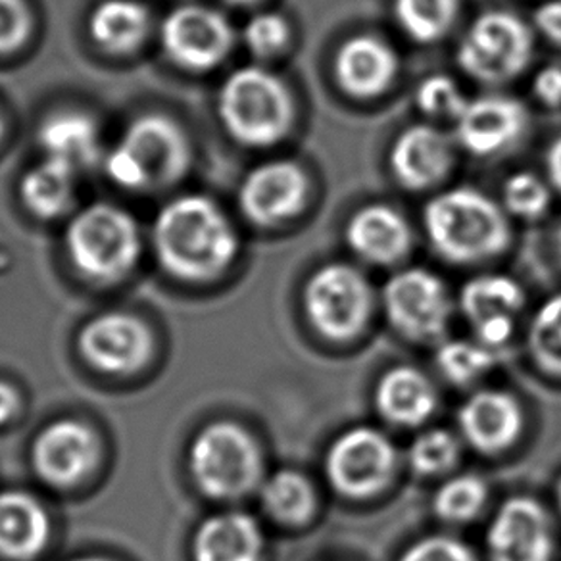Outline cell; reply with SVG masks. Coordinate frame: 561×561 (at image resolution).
<instances>
[{
  "mask_svg": "<svg viewBox=\"0 0 561 561\" xmlns=\"http://www.w3.org/2000/svg\"><path fill=\"white\" fill-rule=\"evenodd\" d=\"M150 247L168 275L185 283H206L234 264L241 239L216 198L180 193L158 208L150 224Z\"/></svg>",
  "mask_w": 561,
  "mask_h": 561,
  "instance_id": "6da1fadb",
  "label": "cell"
},
{
  "mask_svg": "<svg viewBox=\"0 0 561 561\" xmlns=\"http://www.w3.org/2000/svg\"><path fill=\"white\" fill-rule=\"evenodd\" d=\"M193 164L195 145L187 127L168 112L147 110L122 127L101 165L119 191L152 196L181 185Z\"/></svg>",
  "mask_w": 561,
  "mask_h": 561,
  "instance_id": "7a4b0ae2",
  "label": "cell"
},
{
  "mask_svg": "<svg viewBox=\"0 0 561 561\" xmlns=\"http://www.w3.org/2000/svg\"><path fill=\"white\" fill-rule=\"evenodd\" d=\"M431 247L453 264H479L502 254L512 242L507 211L473 187L448 188L423 210Z\"/></svg>",
  "mask_w": 561,
  "mask_h": 561,
  "instance_id": "3957f363",
  "label": "cell"
},
{
  "mask_svg": "<svg viewBox=\"0 0 561 561\" xmlns=\"http://www.w3.org/2000/svg\"><path fill=\"white\" fill-rule=\"evenodd\" d=\"M216 110L224 131L244 149L279 145L297 119L289 85L262 64L227 73L218 89Z\"/></svg>",
  "mask_w": 561,
  "mask_h": 561,
  "instance_id": "277c9868",
  "label": "cell"
},
{
  "mask_svg": "<svg viewBox=\"0 0 561 561\" xmlns=\"http://www.w3.org/2000/svg\"><path fill=\"white\" fill-rule=\"evenodd\" d=\"M62 241L71 267L101 285L127 277L145 250L139 219L122 204L108 201L73 211L64 227Z\"/></svg>",
  "mask_w": 561,
  "mask_h": 561,
  "instance_id": "5b68a950",
  "label": "cell"
},
{
  "mask_svg": "<svg viewBox=\"0 0 561 561\" xmlns=\"http://www.w3.org/2000/svg\"><path fill=\"white\" fill-rule=\"evenodd\" d=\"M191 471L201 491L211 499L234 500L256 489L264 461L249 431L221 421L196 435L191 446Z\"/></svg>",
  "mask_w": 561,
  "mask_h": 561,
  "instance_id": "8992f818",
  "label": "cell"
},
{
  "mask_svg": "<svg viewBox=\"0 0 561 561\" xmlns=\"http://www.w3.org/2000/svg\"><path fill=\"white\" fill-rule=\"evenodd\" d=\"M533 47V32L522 18L507 10H489L469 25L456 60L477 83L506 85L527 70Z\"/></svg>",
  "mask_w": 561,
  "mask_h": 561,
  "instance_id": "52a82bcc",
  "label": "cell"
},
{
  "mask_svg": "<svg viewBox=\"0 0 561 561\" xmlns=\"http://www.w3.org/2000/svg\"><path fill=\"white\" fill-rule=\"evenodd\" d=\"M158 43L173 68L198 76L226 62L233 53L237 32L221 10L203 2H183L162 18Z\"/></svg>",
  "mask_w": 561,
  "mask_h": 561,
  "instance_id": "ba28073f",
  "label": "cell"
},
{
  "mask_svg": "<svg viewBox=\"0 0 561 561\" xmlns=\"http://www.w3.org/2000/svg\"><path fill=\"white\" fill-rule=\"evenodd\" d=\"M312 328L329 341H351L366 329L374 312V289L364 273L335 262L308 277L302 293Z\"/></svg>",
  "mask_w": 561,
  "mask_h": 561,
  "instance_id": "9c48e42d",
  "label": "cell"
},
{
  "mask_svg": "<svg viewBox=\"0 0 561 561\" xmlns=\"http://www.w3.org/2000/svg\"><path fill=\"white\" fill-rule=\"evenodd\" d=\"M445 280L425 267L394 273L382 287V310L390 325L412 341H437L453 318Z\"/></svg>",
  "mask_w": 561,
  "mask_h": 561,
  "instance_id": "30bf717a",
  "label": "cell"
},
{
  "mask_svg": "<svg viewBox=\"0 0 561 561\" xmlns=\"http://www.w3.org/2000/svg\"><path fill=\"white\" fill-rule=\"evenodd\" d=\"M397 450L389 437L374 427L358 425L333 440L325 456V476L346 499H371L394 477Z\"/></svg>",
  "mask_w": 561,
  "mask_h": 561,
  "instance_id": "8fae6325",
  "label": "cell"
},
{
  "mask_svg": "<svg viewBox=\"0 0 561 561\" xmlns=\"http://www.w3.org/2000/svg\"><path fill=\"white\" fill-rule=\"evenodd\" d=\"M310 180L293 160H270L252 168L237 188V206L252 226H285L305 210Z\"/></svg>",
  "mask_w": 561,
  "mask_h": 561,
  "instance_id": "7c38bea8",
  "label": "cell"
},
{
  "mask_svg": "<svg viewBox=\"0 0 561 561\" xmlns=\"http://www.w3.org/2000/svg\"><path fill=\"white\" fill-rule=\"evenodd\" d=\"M456 125L454 139L477 158H494L514 149L529 129V112L519 99L507 94H481L469 99Z\"/></svg>",
  "mask_w": 561,
  "mask_h": 561,
  "instance_id": "4fadbf2b",
  "label": "cell"
},
{
  "mask_svg": "<svg viewBox=\"0 0 561 561\" xmlns=\"http://www.w3.org/2000/svg\"><path fill=\"white\" fill-rule=\"evenodd\" d=\"M491 561H552L553 527L538 500L507 499L492 517L486 533Z\"/></svg>",
  "mask_w": 561,
  "mask_h": 561,
  "instance_id": "5bb4252c",
  "label": "cell"
},
{
  "mask_svg": "<svg viewBox=\"0 0 561 561\" xmlns=\"http://www.w3.org/2000/svg\"><path fill=\"white\" fill-rule=\"evenodd\" d=\"M523 306L525 293L510 275L484 273L461 287V313L471 323L477 341L492 351H504L512 341Z\"/></svg>",
  "mask_w": 561,
  "mask_h": 561,
  "instance_id": "9a60e30c",
  "label": "cell"
},
{
  "mask_svg": "<svg viewBox=\"0 0 561 561\" xmlns=\"http://www.w3.org/2000/svg\"><path fill=\"white\" fill-rule=\"evenodd\" d=\"M456 142L437 125L415 124L398 135L389 154L390 172L408 191L437 187L453 172Z\"/></svg>",
  "mask_w": 561,
  "mask_h": 561,
  "instance_id": "2e32d148",
  "label": "cell"
},
{
  "mask_svg": "<svg viewBox=\"0 0 561 561\" xmlns=\"http://www.w3.org/2000/svg\"><path fill=\"white\" fill-rule=\"evenodd\" d=\"M79 346L87 362L96 369L106 374H129L149 359L152 336L135 316L110 312L87 323Z\"/></svg>",
  "mask_w": 561,
  "mask_h": 561,
  "instance_id": "e0dca14e",
  "label": "cell"
},
{
  "mask_svg": "<svg viewBox=\"0 0 561 561\" xmlns=\"http://www.w3.org/2000/svg\"><path fill=\"white\" fill-rule=\"evenodd\" d=\"M33 463L47 483L73 486L96 468L99 440L79 421H56L35 440Z\"/></svg>",
  "mask_w": 561,
  "mask_h": 561,
  "instance_id": "ac0fdd59",
  "label": "cell"
},
{
  "mask_svg": "<svg viewBox=\"0 0 561 561\" xmlns=\"http://www.w3.org/2000/svg\"><path fill=\"white\" fill-rule=\"evenodd\" d=\"M41 157L53 158L83 173L102 164L106 145L96 116L83 108L66 106L48 112L37 125Z\"/></svg>",
  "mask_w": 561,
  "mask_h": 561,
  "instance_id": "d6986e66",
  "label": "cell"
},
{
  "mask_svg": "<svg viewBox=\"0 0 561 561\" xmlns=\"http://www.w3.org/2000/svg\"><path fill=\"white\" fill-rule=\"evenodd\" d=\"M458 425L461 437L477 453H504L522 435V405L506 390H477L461 404Z\"/></svg>",
  "mask_w": 561,
  "mask_h": 561,
  "instance_id": "ffe728a7",
  "label": "cell"
},
{
  "mask_svg": "<svg viewBox=\"0 0 561 561\" xmlns=\"http://www.w3.org/2000/svg\"><path fill=\"white\" fill-rule=\"evenodd\" d=\"M333 73L344 93L358 101H369L387 93L394 83L398 56L381 37L356 35L336 50Z\"/></svg>",
  "mask_w": 561,
  "mask_h": 561,
  "instance_id": "44dd1931",
  "label": "cell"
},
{
  "mask_svg": "<svg viewBox=\"0 0 561 561\" xmlns=\"http://www.w3.org/2000/svg\"><path fill=\"white\" fill-rule=\"evenodd\" d=\"M157 22L142 0H99L87 16V37L101 55L131 58L149 45Z\"/></svg>",
  "mask_w": 561,
  "mask_h": 561,
  "instance_id": "7402d4cb",
  "label": "cell"
},
{
  "mask_svg": "<svg viewBox=\"0 0 561 561\" xmlns=\"http://www.w3.org/2000/svg\"><path fill=\"white\" fill-rule=\"evenodd\" d=\"M344 234L352 252L369 264H397L412 249V227L389 204H367L354 211Z\"/></svg>",
  "mask_w": 561,
  "mask_h": 561,
  "instance_id": "603a6c76",
  "label": "cell"
},
{
  "mask_svg": "<svg viewBox=\"0 0 561 561\" xmlns=\"http://www.w3.org/2000/svg\"><path fill=\"white\" fill-rule=\"evenodd\" d=\"M79 175L70 165L41 157L18 183L22 208L39 221L70 218L78 210Z\"/></svg>",
  "mask_w": 561,
  "mask_h": 561,
  "instance_id": "cb8c5ba5",
  "label": "cell"
},
{
  "mask_svg": "<svg viewBox=\"0 0 561 561\" xmlns=\"http://www.w3.org/2000/svg\"><path fill=\"white\" fill-rule=\"evenodd\" d=\"M437 389L417 367H390L375 389V405L398 427H420L437 408Z\"/></svg>",
  "mask_w": 561,
  "mask_h": 561,
  "instance_id": "d4e9b609",
  "label": "cell"
},
{
  "mask_svg": "<svg viewBox=\"0 0 561 561\" xmlns=\"http://www.w3.org/2000/svg\"><path fill=\"white\" fill-rule=\"evenodd\" d=\"M262 553L264 533L252 515L242 512L211 515L193 540L195 561H260Z\"/></svg>",
  "mask_w": 561,
  "mask_h": 561,
  "instance_id": "484cf974",
  "label": "cell"
},
{
  "mask_svg": "<svg viewBox=\"0 0 561 561\" xmlns=\"http://www.w3.org/2000/svg\"><path fill=\"white\" fill-rule=\"evenodd\" d=\"M50 537V522L39 502L24 492H0V553L12 560H32Z\"/></svg>",
  "mask_w": 561,
  "mask_h": 561,
  "instance_id": "4316f807",
  "label": "cell"
},
{
  "mask_svg": "<svg viewBox=\"0 0 561 561\" xmlns=\"http://www.w3.org/2000/svg\"><path fill=\"white\" fill-rule=\"evenodd\" d=\"M262 504L275 522L285 525H302L310 522L318 507L316 489L310 479L295 471L280 469L262 484Z\"/></svg>",
  "mask_w": 561,
  "mask_h": 561,
  "instance_id": "83f0119b",
  "label": "cell"
},
{
  "mask_svg": "<svg viewBox=\"0 0 561 561\" xmlns=\"http://www.w3.org/2000/svg\"><path fill=\"white\" fill-rule=\"evenodd\" d=\"M392 12L410 39L430 45L450 33L460 12V0H394Z\"/></svg>",
  "mask_w": 561,
  "mask_h": 561,
  "instance_id": "f1b7e54d",
  "label": "cell"
},
{
  "mask_svg": "<svg viewBox=\"0 0 561 561\" xmlns=\"http://www.w3.org/2000/svg\"><path fill=\"white\" fill-rule=\"evenodd\" d=\"M437 367L454 385H471L483 379L499 364L500 352L492 351L479 341L453 339L440 344L437 351Z\"/></svg>",
  "mask_w": 561,
  "mask_h": 561,
  "instance_id": "f546056e",
  "label": "cell"
},
{
  "mask_svg": "<svg viewBox=\"0 0 561 561\" xmlns=\"http://www.w3.org/2000/svg\"><path fill=\"white\" fill-rule=\"evenodd\" d=\"M486 499L489 486L483 479L476 473H461L440 484L433 499V510L443 522H471L481 514Z\"/></svg>",
  "mask_w": 561,
  "mask_h": 561,
  "instance_id": "4dcf8cb0",
  "label": "cell"
},
{
  "mask_svg": "<svg viewBox=\"0 0 561 561\" xmlns=\"http://www.w3.org/2000/svg\"><path fill=\"white\" fill-rule=\"evenodd\" d=\"M529 351L537 366L561 377V293L538 308L529 329Z\"/></svg>",
  "mask_w": 561,
  "mask_h": 561,
  "instance_id": "1f68e13d",
  "label": "cell"
},
{
  "mask_svg": "<svg viewBox=\"0 0 561 561\" xmlns=\"http://www.w3.org/2000/svg\"><path fill=\"white\" fill-rule=\"evenodd\" d=\"M242 45L260 62L273 60L289 48L293 39L289 20L279 12H257L244 24L241 33Z\"/></svg>",
  "mask_w": 561,
  "mask_h": 561,
  "instance_id": "d6a6232c",
  "label": "cell"
},
{
  "mask_svg": "<svg viewBox=\"0 0 561 561\" xmlns=\"http://www.w3.org/2000/svg\"><path fill=\"white\" fill-rule=\"evenodd\" d=\"M408 456L417 476H443L460 460V443L450 431L427 430L415 437Z\"/></svg>",
  "mask_w": 561,
  "mask_h": 561,
  "instance_id": "836d02e7",
  "label": "cell"
},
{
  "mask_svg": "<svg viewBox=\"0 0 561 561\" xmlns=\"http://www.w3.org/2000/svg\"><path fill=\"white\" fill-rule=\"evenodd\" d=\"M552 204L550 185L537 173L517 172L507 178L502 187V206L507 216L519 219H538Z\"/></svg>",
  "mask_w": 561,
  "mask_h": 561,
  "instance_id": "e575fe53",
  "label": "cell"
},
{
  "mask_svg": "<svg viewBox=\"0 0 561 561\" xmlns=\"http://www.w3.org/2000/svg\"><path fill=\"white\" fill-rule=\"evenodd\" d=\"M468 96L463 94L460 85L450 76L435 73L423 79L415 89V104L421 114L431 119H453L456 122L460 116Z\"/></svg>",
  "mask_w": 561,
  "mask_h": 561,
  "instance_id": "d590c367",
  "label": "cell"
},
{
  "mask_svg": "<svg viewBox=\"0 0 561 561\" xmlns=\"http://www.w3.org/2000/svg\"><path fill=\"white\" fill-rule=\"evenodd\" d=\"M35 30L30 0H0V58L20 55L32 43Z\"/></svg>",
  "mask_w": 561,
  "mask_h": 561,
  "instance_id": "8d00e7d4",
  "label": "cell"
},
{
  "mask_svg": "<svg viewBox=\"0 0 561 561\" xmlns=\"http://www.w3.org/2000/svg\"><path fill=\"white\" fill-rule=\"evenodd\" d=\"M398 561H479L476 553L453 537H427L413 542Z\"/></svg>",
  "mask_w": 561,
  "mask_h": 561,
  "instance_id": "74e56055",
  "label": "cell"
},
{
  "mask_svg": "<svg viewBox=\"0 0 561 561\" xmlns=\"http://www.w3.org/2000/svg\"><path fill=\"white\" fill-rule=\"evenodd\" d=\"M533 93L548 108L561 106V66H546L533 79Z\"/></svg>",
  "mask_w": 561,
  "mask_h": 561,
  "instance_id": "f35d334b",
  "label": "cell"
},
{
  "mask_svg": "<svg viewBox=\"0 0 561 561\" xmlns=\"http://www.w3.org/2000/svg\"><path fill=\"white\" fill-rule=\"evenodd\" d=\"M535 27L553 45H561V0H546L535 12Z\"/></svg>",
  "mask_w": 561,
  "mask_h": 561,
  "instance_id": "ab89813d",
  "label": "cell"
},
{
  "mask_svg": "<svg viewBox=\"0 0 561 561\" xmlns=\"http://www.w3.org/2000/svg\"><path fill=\"white\" fill-rule=\"evenodd\" d=\"M546 173L548 183L561 193V135L556 137L546 150Z\"/></svg>",
  "mask_w": 561,
  "mask_h": 561,
  "instance_id": "60d3db41",
  "label": "cell"
},
{
  "mask_svg": "<svg viewBox=\"0 0 561 561\" xmlns=\"http://www.w3.org/2000/svg\"><path fill=\"white\" fill-rule=\"evenodd\" d=\"M18 400L16 390L12 389L7 382L0 381V423L9 421L16 413Z\"/></svg>",
  "mask_w": 561,
  "mask_h": 561,
  "instance_id": "b9f144b4",
  "label": "cell"
},
{
  "mask_svg": "<svg viewBox=\"0 0 561 561\" xmlns=\"http://www.w3.org/2000/svg\"><path fill=\"white\" fill-rule=\"evenodd\" d=\"M221 2H226L227 7H233V9H254L264 0H221Z\"/></svg>",
  "mask_w": 561,
  "mask_h": 561,
  "instance_id": "7bdbcfd3",
  "label": "cell"
},
{
  "mask_svg": "<svg viewBox=\"0 0 561 561\" xmlns=\"http://www.w3.org/2000/svg\"><path fill=\"white\" fill-rule=\"evenodd\" d=\"M7 137H9V116H7V112H4L2 104H0V147L4 145Z\"/></svg>",
  "mask_w": 561,
  "mask_h": 561,
  "instance_id": "ee69618b",
  "label": "cell"
},
{
  "mask_svg": "<svg viewBox=\"0 0 561 561\" xmlns=\"http://www.w3.org/2000/svg\"><path fill=\"white\" fill-rule=\"evenodd\" d=\"M553 247H556V252H558V256L561 257V226L558 227V231H556V237H553Z\"/></svg>",
  "mask_w": 561,
  "mask_h": 561,
  "instance_id": "f6af8a7d",
  "label": "cell"
},
{
  "mask_svg": "<svg viewBox=\"0 0 561 561\" xmlns=\"http://www.w3.org/2000/svg\"><path fill=\"white\" fill-rule=\"evenodd\" d=\"M556 500H558V507H560V512H561V477H560V483H558V489H556Z\"/></svg>",
  "mask_w": 561,
  "mask_h": 561,
  "instance_id": "bcb514c9",
  "label": "cell"
},
{
  "mask_svg": "<svg viewBox=\"0 0 561 561\" xmlns=\"http://www.w3.org/2000/svg\"><path fill=\"white\" fill-rule=\"evenodd\" d=\"M73 561H106V560H96V558H83V560H73Z\"/></svg>",
  "mask_w": 561,
  "mask_h": 561,
  "instance_id": "7dc6e473",
  "label": "cell"
}]
</instances>
